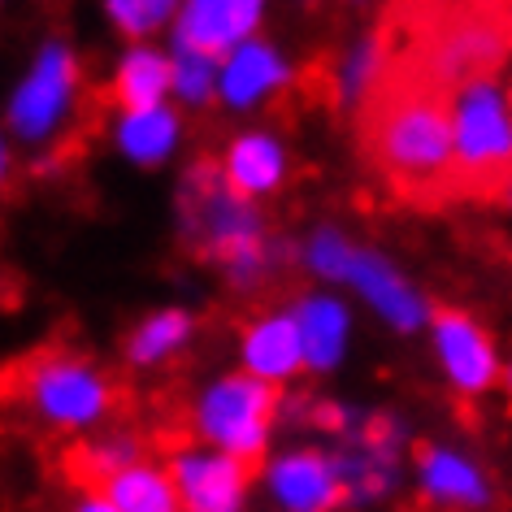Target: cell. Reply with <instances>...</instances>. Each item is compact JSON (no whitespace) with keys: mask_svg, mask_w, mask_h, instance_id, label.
Instances as JSON below:
<instances>
[{"mask_svg":"<svg viewBox=\"0 0 512 512\" xmlns=\"http://www.w3.org/2000/svg\"><path fill=\"white\" fill-rule=\"evenodd\" d=\"M421 486L439 504H465V508L486 504V478L465 456L447 452V447H430L421 456Z\"/></svg>","mask_w":512,"mask_h":512,"instance_id":"22","label":"cell"},{"mask_svg":"<svg viewBox=\"0 0 512 512\" xmlns=\"http://www.w3.org/2000/svg\"><path fill=\"white\" fill-rule=\"evenodd\" d=\"M348 283L361 291V296L374 304V313L387 317L395 330H417L421 322H426V300H421L378 252H356Z\"/></svg>","mask_w":512,"mask_h":512,"instance_id":"19","label":"cell"},{"mask_svg":"<svg viewBox=\"0 0 512 512\" xmlns=\"http://www.w3.org/2000/svg\"><path fill=\"white\" fill-rule=\"evenodd\" d=\"M100 9H105L109 27L126 44H152L161 31L174 27V14H178L174 0H105Z\"/></svg>","mask_w":512,"mask_h":512,"instance_id":"25","label":"cell"},{"mask_svg":"<svg viewBox=\"0 0 512 512\" xmlns=\"http://www.w3.org/2000/svg\"><path fill=\"white\" fill-rule=\"evenodd\" d=\"M187 139V122L178 105H157V109H126L109 118V144L113 152L135 165V170H161L178 157Z\"/></svg>","mask_w":512,"mask_h":512,"instance_id":"12","label":"cell"},{"mask_svg":"<svg viewBox=\"0 0 512 512\" xmlns=\"http://www.w3.org/2000/svg\"><path fill=\"white\" fill-rule=\"evenodd\" d=\"M79 109H83V57L70 35L53 31L35 44L27 70L9 87L0 126L9 131L14 144L44 152L57 148L74 131Z\"/></svg>","mask_w":512,"mask_h":512,"instance_id":"5","label":"cell"},{"mask_svg":"<svg viewBox=\"0 0 512 512\" xmlns=\"http://www.w3.org/2000/svg\"><path fill=\"white\" fill-rule=\"evenodd\" d=\"M70 512H118V508L109 504L105 491H79L74 495V504H70Z\"/></svg>","mask_w":512,"mask_h":512,"instance_id":"28","label":"cell"},{"mask_svg":"<svg viewBox=\"0 0 512 512\" xmlns=\"http://www.w3.org/2000/svg\"><path fill=\"white\" fill-rule=\"evenodd\" d=\"M135 460H139V439L131 430H100L74 447V482H79V491H100Z\"/></svg>","mask_w":512,"mask_h":512,"instance_id":"23","label":"cell"},{"mask_svg":"<svg viewBox=\"0 0 512 512\" xmlns=\"http://www.w3.org/2000/svg\"><path fill=\"white\" fill-rule=\"evenodd\" d=\"M165 473L174 482L178 512H243L248 508L252 465L222 456L204 443H178L165 456Z\"/></svg>","mask_w":512,"mask_h":512,"instance_id":"8","label":"cell"},{"mask_svg":"<svg viewBox=\"0 0 512 512\" xmlns=\"http://www.w3.org/2000/svg\"><path fill=\"white\" fill-rule=\"evenodd\" d=\"M508 391H512V369H508Z\"/></svg>","mask_w":512,"mask_h":512,"instance_id":"29","label":"cell"},{"mask_svg":"<svg viewBox=\"0 0 512 512\" xmlns=\"http://www.w3.org/2000/svg\"><path fill=\"white\" fill-rule=\"evenodd\" d=\"M217 170H222L226 187L235 191V196L256 204L261 196H274V191L287 183V148H283V139L270 131H243L226 144Z\"/></svg>","mask_w":512,"mask_h":512,"instance_id":"15","label":"cell"},{"mask_svg":"<svg viewBox=\"0 0 512 512\" xmlns=\"http://www.w3.org/2000/svg\"><path fill=\"white\" fill-rule=\"evenodd\" d=\"M191 339H196V313L183 304H165V309L144 313L122 335V361L126 369H161L178 361L191 348Z\"/></svg>","mask_w":512,"mask_h":512,"instance_id":"18","label":"cell"},{"mask_svg":"<svg viewBox=\"0 0 512 512\" xmlns=\"http://www.w3.org/2000/svg\"><path fill=\"white\" fill-rule=\"evenodd\" d=\"M239 365H243V374L265 382V387L296 378L304 369V348H300V330L291 322V313L252 317L239 335Z\"/></svg>","mask_w":512,"mask_h":512,"instance_id":"14","label":"cell"},{"mask_svg":"<svg viewBox=\"0 0 512 512\" xmlns=\"http://www.w3.org/2000/svg\"><path fill=\"white\" fill-rule=\"evenodd\" d=\"M9 395L44 430L70 434V439H92V434L109 430V421L122 404L118 378L87 352L74 348L31 352L9 374Z\"/></svg>","mask_w":512,"mask_h":512,"instance_id":"4","label":"cell"},{"mask_svg":"<svg viewBox=\"0 0 512 512\" xmlns=\"http://www.w3.org/2000/svg\"><path fill=\"white\" fill-rule=\"evenodd\" d=\"M400 31L404 48L391 57L447 96L469 83H486L512 53V9L504 5L408 9Z\"/></svg>","mask_w":512,"mask_h":512,"instance_id":"2","label":"cell"},{"mask_svg":"<svg viewBox=\"0 0 512 512\" xmlns=\"http://www.w3.org/2000/svg\"><path fill=\"white\" fill-rule=\"evenodd\" d=\"M278 417V391L239 374H222L204 382L191 400V430L204 447L235 456L243 465L270 452V434Z\"/></svg>","mask_w":512,"mask_h":512,"instance_id":"7","label":"cell"},{"mask_svg":"<svg viewBox=\"0 0 512 512\" xmlns=\"http://www.w3.org/2000/svg\"><path fill=\"white\" fill-rule=\"evenodd\" d=\"M395 452H400V430L391 421H361L343 434L335 456L343 499H374L395 482Z\"/></svg>","mask_w":512,"mask_h":512,"instance_id":"13","label":"cell"},{"mask_svg":"<svg viewBox=\"0 0 512 512\" xmlns=\"http://www.w3.org/2000/svg\"><path fill=\"white\" fill-rule=\"evenodd\" d=\"M178 239L196 256H209L235 291H256L274 274L261 213L226 187L217 165H191L178 183Z\"/></svg>","mask_w":512,"mask_h":512,"instance_id":"3","label":"cell"},{"mask_svg":"<svg viewBox=\"0 0 512 512\" xmlns=\"http://www.w3.org/2000/svg\"><path fill=\"white\" fill-rule=\"evenodd\" d=\"M291 322L300 330V348H304V369H335L348 352V330L352 317L335 296H304L291 309Z\"/></svg>","mask_w":512,"mask_h":512,"instance_id":"20","label":"cell"},{"mask_svg":"<svg viewBox=\"0 0 512 512\" xmlns=\"http://www.w3.org/2000/svg\"><path fill=\"white\" fill-rule=\"evenodd\" d=\"M291 83V66L270 40H248L217 66V105L230 113H252Z\"/></svg>","mask_w":512,"mask_h":512,"instance_id":"11","label":"cell"},{"mask_svg":"<svg viewBox=\"0 0 512 512\" xmlns=\"http://www.w3.org/2000/svg\"><path fill=\"white\" fill-rule=\"evenodd\" d=\"M217 66L222 61L191 53V48H170V100L178 109H209L217 100Z\"/></svg>","mask_w":512,"mask_h":512,"instance_id":"24","label":"cell"},{"mask_svg":"<svg viewBox=\"0 0 512 512\" xmlns=\"http://www.w3.org/2000/svg\"><path fill=\"white\" fill-rule=\"evenodd\" d=\"M434 352H439L452 387L465 395L486 391L499 374L491 339H486L465 313H439V322H434Z\"/></svg>","mask_w":512,"mask_h":512,"instance_id":"16","label":"cell"},{"mask_svg":"<svg viewBox=\"0 0 512 512\" xmlns=\"http://www.w3.org/2000/svg\"><path fill=\"white\" fill-rule=\"evenodd\" d=\"M265 491L287 512H330L343 504V482L335 469V456L317 447H291L265 465Z\"/></svg>","mask_w":512,"mask_h":512,"instance_id":"10","label":"cell"},{"mask_svg":"<svg viewBox=\"0 0 512 512\" xmlns=\"http://www.w3.org/2000/svg\"><path fill=\"white\" fill-rule=\"evenodd\" d=\"M504 196H508V204H512V187H508V191H504Z\"/></svg>","mask_w":512,"mask_h":512,"instance_id":"30","label":"cell"},{"mask_svg":"<svg viewBox=\"0 0 512 512\" xmlns=\"http://www.w3.org/2000/svg\"><path fill=\"white\" fill-rule=\"evenodd\" d=\"M261 18H265L261 0H187L174 14L170 48H191V53L222 61L239 44L256 40Z\"/></svg>","mask_w":512,"mask_h":512,"instance_id":"9","label":"cell"},{"mask_svg":"<svg viewBox=\"0 0 512 512\" xmlns=\"http://www.w3.org/2000/svg\"><path fill=\"white\" fill-rule=\"evenodd\" d=\"M109 105L113 113L170 105V48L122 44L109 70Z\"/></svg>","mask_w":512,"mask_h":512,"instance_id":"17","label":"cell"},{"mask_svg":"<svg viewBox=\"0 0 512 512\" xmlns=\"http://www.w3.org/2000/svg\"><path fill=\"white\" fill-rule=\"evenodd\" d=\"M512 187V92L469 83L452 96V183L447 200H486Z\"/></svg>","mask_w":512,"mask_h":512,"instance_id":"6","label":"cell"},{"mask_svg":"<svg viewBox=\"0 0 512 512\" xmlns=\"http://www.w3.org/2000/svg\"><path fill=\"white\" fill-rule=\"evenodd\" d=\"M352 261H356V248L330 226L317 230V235L304 243V265H309L317 278H339V283H348Z\"/></svg>","mask_w":512,"mask_h":512,"instance_id":"26","label":"cell"},{"mask_svg":"<svg viewBox=\"0 0 512 512\" xmlns=\"http://www.w3.org/2000/svg\"><path fill=\"white\" fill-rule=\"evenodd\" d=\"M365 152L400 200H447L452 183V96L387 61L374 92L361 100Z\"/></svg>","mask_w":512,"mask_h":512,"instance_id":"1","label":"cell"},{"mask_svg":"<svg viewBox=\"0 0 512 512\" xmlns=\"http://www.w3.org/2000/svg\"><path fill=\"white\" fill-rule=\"evenodd\" d=\"M100 491L109 495V504L118 512H178L170 473H165L161 460H148V456L126 465L118 478H109Z\"/></svg>","mask_w":512,"mask_h":512,"instance_id":"21","label":"cell"},{"mask_svg":"<svg viewBox=\"0 0 512 512\" xmlns=\"http://www.w3.org/2000/svg\"><path fill=\"white\" fill-rule=\"evenodd\" d=\"M14 178H18V144L9 139L5 126H0V196L14 187Z\"/></svg>","mask_w":512,"mask_h":512,"instance_id":"27","label":"cell"}]
</instances>
